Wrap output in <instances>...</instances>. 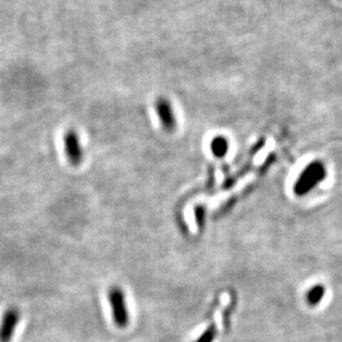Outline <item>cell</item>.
Segmentation results:
<instances>
[{
  "label": "cell",
  "instance_id": "6da1fadb",
  "mask_svg": "<svg viewBox=\"0 0 342 342\" xmlns=\"http://www.w3.org/2000/svg\"><path fill=\"white\" fill-rule=\"evenodd\" d=\"M327 170L321 161H313L302 171L293 187L297 196H305L326 178Z\"/></svg>",
  "mask_w": 342,
  "mask_h": 342
},
{
  "label": "cell",
  "instance_id": "3957f363",
  "mask_svg": "<svg viewBox=\"0 0 342 342\" xmlns=\"http://www.w3.org/2000/svg\"><path fill=\"white\" fill-rule=\"evenodd\" d=\"M19 320L20 312L17 308H9L5 311L0 322V342H11Z\"/></svg>",
  "mask_w": 342,
  "mask_h": 342
},
{
  "label": "cell",
  "instance_id": "5b68a950",
  "mask_svg": "<svg viewBox=\"0 0 342 342\" xmlns=\"http://www.w3.org/2000/svg\"><path fill=\"white\" fill-rule=\"evenodd\" d=\"M156 109L162 127L167 131H173L176 128V117L169 101L166 99H159L156 104Z\"/></svg>",
  "mask_w": 342,
  "mask_h": 342
},
{
  "label": "cell",
  "instance_id": "52a82bcc",
  "mask_svg": "<svg viewBox=\"0 0 342 342\" xmlns=\"http://www.w3.org/2000/svg\"><path fill=\"white\" fill-rule=\"evenodd\" d=\"M323 295H324V287L318 284V286L312 287L309 290V292H308L307 294V300L310 305L315 306L318 304V302H320L322 300Z\"/></svg>",
  "mask_w": 342,
  "mask_h": 342
},
{
  "label": "cell",
  "instance_id": "7a4b0ae2",
  "mask_svg": "<svg viewBox=\"0 0 342 342\" xmlns=\"http://www.w3.org/2000/svg\"><path fill=\"white\" fill-rule=\"evenodd\" d=\"M108 300L110 302L112 318L118 328H126L129 323V311L126 304V297L119 287H112L108 292Z\"/></svg>",
  "mask_w": 342,
  "mask_h": 342
},
{
  "label": "cell",
  "instance_id": "8992f818",
  "mask_svg": "<svg viewBox=\"0 0 342 342\" xmlns=\"http://www.w3.org/2000/svg\"><path fill=\"white\" fill-rule=\"evenodd\" d=\"M210 148H211V151L216 157L224 158L227 155L228 149H229V142L225 137L217 136L210 144Z\"/></svg>",
  "mask_w": 342,
  "mask_h": 342
},
{
  "label": "cell",
  "instance_id": "ba28073f",
  "mask_svg": "<svg viewBox=\"0 0 342 342\" xmlns=\"http://www.w3.org/2000/svg\"><path fill=\"white\" fill-rule=\"evenodd\" d=\"M216 335H217V328L215 324H211V326H209L206 330H204L200 337L196 340V342H213Z\"/></svg>",
  "mask_w": 342,
  "mask_h": 342
},
{
  "label": "cell",
  "instance_id": "277c9868",
  "mask_svg": "<svg viewBox=\"0 0 342 342\" xmlns=\"http://www.w3.org/2000/svg\"><path fill=\"white\" fill-rule=\"evenodd\" d=\"M65 151L68 160L73 166H79L83 159V151L79 141V137L75 130H68L64 136Z\"/></svg>",
  "mask_w": 342,
  "mask_h": 342
}]
</instances>
